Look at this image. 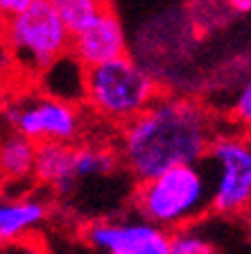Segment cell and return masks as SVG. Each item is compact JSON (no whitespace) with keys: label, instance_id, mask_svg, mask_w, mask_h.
<instances>
[{"label":"cell","instance_id":"obj_8","mask_svg":"<svg viewBox=\"0 0 251 254\" xmlns=\"http://www.w3.org/2000/svg\"><path fill=\"white\" fill-rule=\"evenodd\" d=\"M70 55L84 68H95V66H102L106 62L125 57V27L111 7L102 11L89 27H84L79 34H75L73 43H70Z\"/></svg>","mask_w":251,"mask_h":254},{"label":"cell","instance_id":"obj_14","mask_svg":"<svg viewBox=\"0 0 251 254\" xmlns=\"http://www.w3.org/2000/svg\"><path fill=\"white\" fill-rule=\"evenodd\" d=\"M172 254H217L210 238L190 227H183L172 232Z\"/></svg>","mask_w":251,"mask_h":254},{"label":"cell","instance_id":"obj_15","mask_svg":"<svg viewBox=\"0 0 251 254\" xmlns=\"http://www.w3.org/2000/svg\"><path fill=\"white\" fill-rule=\"evenodd\" d=\"M231 121L238 125V132L251 136V73L245 77L231 105Z\"/></svg>","mask_w":251,"mask_h":254},{"label":"cell","instance_id":"obj_4","mask_svg":"<svg viewBox=\"0 0 251 254\" xmlns=\"http://www.w3.org/2000/svg\"><path fill=\"white\" fill-rule=\"evenodd\" d=\"M0 39L9 55L30 73H43L70 53L73 34L48 0L0 21Z\"/></svg>","mask_w":251,"mask_h":254},{"label":"cell","instance_id":"obj_2","mask_svg":"<svg viewBox=\"0 0 251 254\" xmlns=\"http://www.w3.org/2000/svg\"><path fill=\"white\" fill-rule=\"evenodd\" d=\"M134 209L165 232L190 227L210 209V177L204 161L177 166L154 180L141 182L134 193Z\"/></svg>","mask_w":251,"mask_h":254},{"label":"cell","instance_id":"obj_5","mask_svg":"<svg viewBox=\"0 0 251 254\" xmlns=\"http://www.w3.org/2000/svg\"><path fill=\"white\" fill-rule=\"evenodd\" d=\"M210 177V211L240 216L251 209V136L220 132L204 159Z\"/></svg>","mask_w":251,"mask_h":254},{"label":"cell","instance_id":"obj_12","mask_svg":"<svg viewBox=\"0 0 251 254\" xmlns=\"http://www.w3.org/2000/svg\"><path fill=\"white\" fill-rule=\"evenodd\" d=\"M120 164V152L102 145H82L75 148L73 152V166L75 177L79 180H89V177H104V175L115 173Z\"/></svg>","mask_w":251,"mask_h":254},{"label":"cell","instance_id":"obj_13","mask_svg":"<svg viewBox=\"0 0 251 254\" xmlns=\"http://www.w3.org/2000/svg\"><path fill=\"white\" fill-rule=\"evenodd\" d=\"M70 34H79L84 27L98 18L102 11L109 9V0H48Z\"/></svg>","mask_w":251,"mask_h":254},{"label":"cell","instance_id":"obj_17","mask_svg":"<svg viewBox=\"0 0 251 254\" xmlns=\"http://www.w3.org/2000/svg\"><path fill=\"white\" fill-rule=\"evenodd\" d=\"M226 5L238 14H251V0H226Z\"/></svg>","mask_w":251,"mask_h":254},{"label":"cell","instance_id":"obj_1","mask_svg":"<svg viewBox=\"0 0 251 254\" xmlns=\"http://www.w3.org/2000/svg\"><path fill=\"white\" fill-rule=\"evenodd\" d=\"M215 136L208 107L183 95H158L125 125L120 159L141 184L177 166L201 164Z\"/></svg>","mask_w":251,"mask_h":254},{"label":"cell","instance_id":"obj_9","mask_svg":"<svg viewBox=\"0 0 251 254\" xmlns=\"http://www.w3.org/2000/svg\"><path fill=\"white\" fill-rule=\"evenodd\" d=\"M50 206L43 197L16 195L0 197V245L14 243L32 234L48 220Z\"/></svg>","mask_w":251,"mask_h":254},{"label":"cell","instance_id":"obj_3","mask_svg":"<svg viewBox=\"0 0 251 254\" xmlns=\"http://www.w3.org/2000/svg\"><path fill=\"white\" fill-rule=\"evenodd\" d=\"M158 98L154 75L125 55L86 70L84 100L98 116L127 125Z\"/></svg>","mask_w":251,"mask_h":254},{"label":"cell","instance_id":"obj_11","mask_svg":"<svg viewBox=\"0 0 251 254\" xmlns=\"http://www.w3.org/2000/svg\"><path fill=\"white\" fill-rule=\"evenodd\" d=\"M37 150V143L18 132H11L0 138V180L25 182L27 177H34Z\"/></svg>","mask_w":251,"mask_h":254},{"label":"cell","instance_id":"obj_16","mask_svg":"<svg viewBox=\"0 0 251 254\" xmlns=\"http://www.w3.org/2000/svg\"><path fill=\"white\" fill-rule=\"evenodd\" d=\"M34 2H39V0H0V21H7L11 16L21 14Z\"/></svg>","mask_w":251,"mask_h":254},{"label":"cell","instance_id":"obj_7","mask_svg":"<svg viewBox=\"0 0 251 254\" xmlns=\"http://www.w3.org/2000/svg\"><path fill=\"white\" fill-rule=\"evenodd\" d=\"M100 254H172V234L145 218H102L84 229Z\"/></svg>","mask_w":251,"mask_h":254},{"label":"cell","instance_id":"obj_18","mask_svg":"<svg viewBox=\"0 0 251 254\" xmlns=\"http://www.w3.org/2000/svg\"><path fill=\"white\" fill-rule=\"evenodd\" d=\"M247 216H249V222H251V209H249V211H247Z\"/></svg>","mask_w":251,"mask_h":254},{"label":"cell","instance_id":"obj_10","mask_svg":"<svg viewBox=\"0 0 251 254\" xmlns=\"http://www.w3.org/2000/svg\"><path fill=\"white\" fill-rule=\"evenodd\" d=\"M75 148L70 143H41L37 150L34 177L61 195H70L77 184L73 166Z\"/></svg>","mask_w":251,"mask_h":254},{"label":"cell","instance_id":"obj_6","mask_svg":"<svg viewBox=\"0 0 251 254\" xmlns=\"http://www.w3.org/2000/svg\"><path fill=\"white\" fill-rule=\"evenodd\" d=\"M11 129L25 138L41 143H73L82 129L79 109L68 100L41 95L14 100L2 109Z\"/></svg>","mask_w":251,"mask_h":254}]
</instances>
